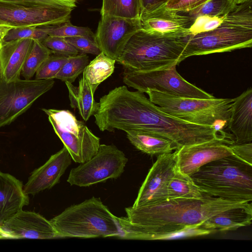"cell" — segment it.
Returning <instances> with one entry per match:
<instances>
[{"mask_svg":"<svg viewBox=\"0 0 252 252\" xmlns=\"http://www.w3.org/2000/svg\"><path fill=\"white\" fill-rule=\"evenodd\" d=\"M250 206L252 201L206 195L200 199H169L151 205L132 206L125 208L126 217H118L120 238L151 240L205 235L200 227L211 217L232 208Z\"/></svg>","mask_w":252,"mask_h":252,"instance_id":"obj_1","label":"cell"},{"mask_svg":"<svg viewBox=\"0 0 252 252\" xmlns=\"http://www.w3.org/2000/svg\"><path fill=\"white\" fill-rule=\"evenodd\" d=\"M122 118L126 130L156 133L172 141L176 149L213 140L234 143L231 135L217 130L214 126L195 125L167 114L139 91H135L125 105Z\"/></svg>","mask_w":252,"mask_h":252,"instance_id":"obj_2","label":"cell"},{"mask_svg":"<svg viewBox=\"0 0 252 252\" xmlns=\"http://www.w3.org/2000/svg\"><path fill=\"white\" fill-rule=\"evenodd\" d=\"M252 0L238 4L216 28L183 37L182 60L192 56L230 52L252 46Z\"/></svg>","mask_w":252,"mask_h":252,"instance_id":"obj_3","label":"cell"},{"mask_svg":"<svg viewBox=\"0 0 252 252\" xmlns=\"http://www.w3.org/2000/svg\"><path fill=\"white\" fill-rule=\"evenodd\" d=\"M190 177L206 195L252 201V165L234 155L204 165Z\"/></svg>","mask_w":252,"mask_h":252,"instance_id":"obj_4","label":"cell"},{"mask_svg":"<svg viewBox=\"0 0 252 252\" xmlns=\"http://www.w3.org/2000/svg\"><path fill=\"white\" fill-rule=\"evenodd\" d=\"M58 237L120 238L118 217L94 196L71 205L50 220Z\"/></svg>","mask_w":252,"mask_h":252,"instance_id":"obj_5","label":"cell"},{"mask_svg":"<svg viewBox=\"0 0 252 252\" xmlns=\"http://www.w3.org/2000/svg\"><path fill=\"white\" fill-rule=\"evenodd\" d=\"M185 47L183 37L160 36L141 29L131 37L116 62L130 70L167 69L183 61Z\"/></svg>","mask_w":252,"mask_h":252,"instance_id":"obj_6","label":"cell"},{"mask_svg":"<svg viewBox=\"0 0 252 252\" xmlns=\"http://www.w3.org/2000/svg\"><path fill=\"white\" fill-rule=\"evenodd\" d=\"M145 93L152 102L167 114L192 124L210 126L221 122L228 125L234 100L178 97L151 90Z\"/></svg>","mask_w":252,"mask_h":252,"instance_id":"obj_7","label":"cell"},{"mask_svg":"<svg viewBox=\"0 0 252 252\" xmlns=\"http://www.w3.org/2000/svg\"><path fill=\"white\" fill-rule=\"evenodd\" d=\"M53 129L63 144L72 159L83 163L97 152L100 138L69 110L42 108Z\"/></svg>","mask_w":252,"mask_h":252,"instance_id":"obj_8","label":"cell"},{"mask_svg":"<svg viewBox=\"0 0 252 252\" xmlns=\"http://www.w3.org/2000/svg\"><path fill=\"white\" fill-rule=\"evenodd\" d=\"M176 66L150 71H135L125 68L123 81L128 87L143 93L151 90L178 97L215 98L184 79L176 70Z\"/></svg>","mask_w":252,"mask_h":252,"instance_id":"obj_9","label":"cell"},{"mask_svg":"<svg viewBox=\"0 0 252 252\" xmlns=\"http://www.w3.org/2000/svg\"><path fill=\"white\" fill-rule=\"evenodd\" d=\"M53 79L7 82L0 71V128L10 125L54 86Z\"/></svg>","mask_w":252,"mask_h":252,"instance_id":"obj_10","label":"cell"},{"mask_svg":"<svg viewBox=\"0 0 252 252\" xmlns=\"http://www.w3.org/2000/svg\"><path fill=\"white\" fill-rule=\"evenodd\" d=\"M127 161L124 153L114 145L100 144L90 159L71 169L67 182L71 186L86 187L117 179Z\"/></svg>","mask_w":252,"mask_h":252,"instance_id":"obj_11","label":"cell"},{"mask_svg":"<svg viewBox=\"0 0 252 252\" xmlns=\"http://www.w3.org/2000/svg\"><path fill=\"white\" fill-rule=\"evenodd\" d=\"M72 10L0 1V24L14 27L59 25L69 20Z\"/></svg>","mask_w":252,"mask_h":252,"instance_id":"obj_12","label":"cell"},{"mask_svg":"<svg viewBox=\"0 0 252 252\" xmlns=\"http://www.w3.org/2000/svg\"><path fill=\"white\" fill-rule=\"evenodd\" d=\"M141 29L140 19L101 15L95 40L101 52L116 61L131 37Z\"/></svg>","mask_w":252,"mask_h":252,"instance_id":"obj_13","label":"cell"},{"mask_svg":"<svg viewBox=\"0 0 252 252\" xmlns=\"http://www.w3.org/2000/svg\"><path fill=\"white\" fill-rule=\"evenodd\" d=\"M176 170L174 153L158 155L139 189L133 207L151 205L167 200V188Z\"/></svg>","mask_w":252,"mask_h":252,"instance_id":"obj_14","label":"cell"},{"mask_svg":"<svg viewBox=\"0 0 252 252\" xmlns=\"http://www.w3.org/2000/svg\"><path fill=\"white\" fill-rule=\"evenodd\" d=\"M231 145L226 141L213 140L176 149L174 154L177 170L190 176L204 165L233 155Z\"/></svg>","mask_w":252,"mask_h":252,"instance_id":"obj_15","label":"cell"},{"mask_svg":"<svg viewBox=\"0 0 252 252\" xmlns=\"http://www.w3.org/2000/svg\"><path fill=\"white\" fill-rule=\"evenodd\" d=\"M0 227L8 238L48 239L58 237L50 221L34 212L21 210Z\"/></svg>","mask_w":252,"mask_h":252,"instance_id":"obj_16","label":"cell"},{"mask_svg":"<svg viewBox=\"0 0 252 252\" xmlns=\"http://www.w3.org/2000/svg\"><path fill=\"white\" fill-rule=\"evenodd\" d=\"M195 19L163 7L140 18L141 29L160 36L183 37L189 35Z\"/></svg>","mask_w":252,"mask_h":252,"instance_id":"obj_17","label":"cell"},{"mask_svg":"<svg viewBox=\"0 0 252 252\" xmlns=\"http://www.w3.org/2000/svg\"><path fill=\"white\" fill-rule=\"evenodd\" d=\"M72 158L63 147L52 155L46 162L34 169L23 187L27 195H34L40 191L52 188L59 182L71 163Z\"/></svg>","mask_w":252,"mask_h":252,"instance_id":"obj_18","label":"cell"},{"mask_svg":"<svg viewBox=\"0 0 252 252\" xmlns=\"http://www.w3.org/2000/svg\"><path fill=\"white\" fill-rule=\"evenodd\" d=\"M33 40L20 39L9 41L1 39L0 60L2 74L7 82L20 79L25 61L32 49Z\"/></svg>","mask_w":252,"mask_h":252,"instance_id":"obj_19","label":"cell"},{"mask_svg":"<svg viewBox=\"0 0 252 252\" xmlns=\"http://www.w3.org/2000/svg\"><path fill=\"white\" fill-rule=\"evenodd\" d=\"M229 129L235 137L234 144L252 141V89H247L234 98L228 123Z\"/></svg>","mask_w":252,"mask_h":252,"instance_id":"obj_20","label":"cell"},{"mask_svg":"<svg viewBox=\"0 0 252 252\" xmlns=\"http://www.w3.org/2000/svg\"><path fill=\"white\" fill-rule=\"evenodd\" d=\"M22 183L8 173L0 171V227L29 204Z\"/></svg>","mask_w":252,"mask_h":252,"instance_id":"obj_21","label":"cell"},{"mask_svg":"<svg viewBox=\"0 0 252 252\" xmlns=\"http://www.w3.org/2000/svg\"><path fill=\"white\" fill-rule=\"evenodd\" d=\"M252 220V206L232 208L207 220L200 229L210 233L217 231H233L250 225Z\"/></svg>","mask_w":252,"mask_h":252,"instance_id":"obj_22","label":"cell"},{"mask_svg":"<svg viewBox=\"0 0 252 252\" xmlns=\"http://www.w3.org/2000/svg\"><path fill=\"white\" fill-rule=\"evenodd\" d=\"M126 132L132 145L151 156L170 153L177 149L170 140L153 132L139 129L130 130Z\"/></svg>","mask_w":252,"mask_h":252,"instance_id":"obj_23","label":"cell"},{"mask_svg":"<svg viewBox=\"0 0 252 252\" xmlns=\"http://www.w3.org/2000/svg\"><path fill=\"white\" fill-rule=\"evenodd\" d=\"M65 83L68 89L71 107L77 109L83 119L87 121L94 115L98 107V102L95 101L94 97L95 91L84 76L79 79L78 86L68 82Z\"/></svg>","mask_w":252,"mask_h":252,"instance_id":"obj_24","label":"cell"},{"mask_svg":"<svg viewBox=\"0 0 252 252\" xmlns=\"http://www.w3.org/2000/svg\"><path fill=\"white\" fill-rule=\"evenodd\" d=\"M116 62L101 52L89 63L83 72V76L96 91L98 86L112 74Z\"/></svg>","mask_w":252,"mask_h":252,"instance_id":"obj_25","label":"cell"},{"mask_svg":"<svg viewBox=\"0 0 252 252\" xmlns=\"http://www.w3.org/2000/svg\"><path fill=\"white\" fill-rule=\"evenodd\" d=\"M167 199L174 198L200 199L205 195L195 185L190 176L177 170L167 188Z\"/></svg>","mask_w":252,"mask_h":252,"instance_id":"obj_26","label":"cell"},{"mask_svg":"<svg viewBox=\"0 0 252 252\" xmlns=\"http://www.w3.org/2000/svg\"><path fill=\"white\" fill-rule=\"evenodd\" d=\"M140 0H102L101 15L140 19Z\"/></svg>","mask_w":252,"mask_h":252,"instance_id":"obj_27","label":"cell"},{"mask_svg":"<svg viewBox=\"0 0 252 252\" xmlns=\"http://www.w3.org/2000/svg\"><path fill=\"white\" fill-rule=\"evenodd\" d=\"M52 53V52L41 41L33 40L32 49L21 72L24 79H32L40 65Z\"/></svg>","mask_w":252,"mask_h":252,"instance_id":"obj_28","label":"cell"},{"mask_svg":"<svg viewBox=\"0 0 252 252\" xmlns=\"http://www.w3.org/2000/svg\"><path fill=\"white\" fill-rule=\"evenodd\" d=\"M237 5L232 0H209L193 10L180 13L189 16L194 19L202 16L220 17L231 12Z\"/></svg>","mask_w":252,"mask_h":252,"instance_id":"obj_29","label":"cell"},{"mask_svg":"<svg viewBox=\"0 0 252 252\" xmlns=\"http://www.w3.org/2000/svg\"><path fill=\"white\" fill-rule=\"evenodd\" d=\"M89 63V59L87 54H79L68 57L55 79L72 83L80 74L83 73Z\"/></svg>","mask_w":252,"mask_h":252,"instance_id":"obj_30","label":"cell"},{"mask_svg":"<svg viewBox=\"0 0 252 252\" xmlns=\"http://www.w3.org/2000/svg\"><path fill=\"white\" fill-rule=\"evenodd\" d=\"M50 26L13 28L7 32L2 39L5 41H9L20 39H31L42 42L49 35Z\"/></svg>","mask_w":252,"mask_h":252,"instance_id":"obj_31","label":"cell"},{"mask_svg":"<svg viewBox=\"0 0 252 252\" xmlns=\"http://www.w3.org/2000/svg\"><path fill=\"white\" fill-rule=\"evenodd\" d=\"M68 57L52 53L35 73L36 80L53 79L66 63Z\"/></svg>","mask_w":252,"mask_h":252,"instance_id":"obj_32","label":"cell"},{"mask_svg":"<svg viewBox=\"0 0 252 252\" xmlns=\"http://www.w3.org/2000/svg\"><path fill=\"white\" fill-rule=\"evenodd\" d=\"M48 35L62 37L85 36L95 39V34L90 28L72 25L69 20L51 26Z\"/></svg>","mask_w":252,"mask_h":252,"instance_id":"obj_33","label":"cell"},{"mask_svg":"<svg viewBox=\"0 0 252 252\" xmlns=\"http://www.w3.org/2000/svg\"><path fill=\"white\" fill-rule=\"evenodd\" d=\"M41 42L53 53L67 57L79 54V51L64 37L48 35Z\"/></svg>","mask_w":252,"mask_h":252,"instance_id":"obj_34","label":"cell"},{"mask_svg":"<svg viewBox=\"0 0 252 252\" xmlns=\"http://www.w3.org/2000/svg\"><path fill=\"white\" fill-rule=\"evenodd\" d=\"M64 38L73 45L79 54H91L97 56L101 52L94 38L85 36L66 37Z\"/></svg>","mask_w":252,"mask_h":252,"instance_id":"obj_35","label":"cell"},{"mask_svg":"<svg viewBox=\"0 0 252 252\" xmlns=\"http://www.w3.org/2000/svg\"><path fill=\"white\" fill-rule=\"evenodd\" d=\"M224 16L211 17L202 16L197 17L189 29V35H193L211 31L223 22Z\"/></svg>","mask_w":252,"mask_h":252,"instance_id":"obj_36","label":"cell"},{"mask_svg":"<svg viewBox=\"0 0 252 252\" xmlns=\"http://www.w3.org/2000/svg\"><path fill=\"white\" fill-rule=\"evenodd\" d=\"M209 0H169L163 8L178 13L188 12L204 4Z\"/></svg>","mask_w":252,"mask_h":252,"instance_id":"obj_37","label":"cell"},{"mask_svg":"<svg viewBox=\"0 0 252 252\" xmlns=\"http://www.w3.org/2000/svg\"><path fill=\"white\" fill-rule=\"evenodd\" d=\"M234 156L252 165V143L233 144L230 145Z\"/></svg>","mask_w":252,"mask_h":252,"instance_id":"obj_38","label":"cell"},{"mask_svg":"<svg viewBox=\"0 0 252 252\" xmlns=\"http://www.w3.org/2000/svg\"><path fill=\"white\" fill-rule=\"evenodd\" d=\"M17 3H21L32 5H39L53 6L62 8H67L73 10L74 7L61 0H0Z\"/></svg>","mask_w":252,"mask_h":252,"instance_id":"obj_39","label":"cell"},{"mask_svg":"<svg viewBox=\"0 0 252 252\" xmlns=\"http://www.w3.org/2000/svg\"><path fill=\"white\" fill-rule=\"evenodd\" d=\"M169 0H140V18L163 7Z\"/></svg>","mask_w":252,"mask_h":252,"instance_id":"obj_40","label":"cell"},{"mask_svg":"<svg viewBox=\"0 0 252 252\" xmlns=\"http://www.w3.org/2000/svg\"><path fill=\"white\" fill-rule=\"evenodd\" d=\"M13 28L15 27L6 25L0 24V36L3 39L7 32Z\"/></svg>","mask_w":252,"mask_h":252,"instance_id":"obj_41","label":"cell"},{"mask_svg":"<svg viewBox=\"0 0 252 252\" xmlns=\"http://www.w3.org/2000/svg\"><path fill=\"white\" fill-rule=\"evenodd\" d=\"M63 1H64L67 3L69 4L71 6H72L73 7H76V3L80 0H61Z\"/></svg>","mask_w":252,"mask_h":252,"instance_id":"obj_42","label":"cell"},{"mask_svg":"<svg viewBox=\"0 0 252 252\" xmlns=\"http://www.w3.org/2000/svg\"><path fill=\"white\" fill-rule=\"evenodd\" d=\"M8 238L7 235L0 227V239Z\"/></svg>","mask_w":252,"mask_h":252,"instance_id":"obj_43","label":"cell"},{"mask_svg":"<svg viewBox=\"0 0 252 252\" xmlns=\"http://www.w3.org/2000/svg\"><path fill=\"white\" fill-rule=\"evenodd\" d=\"M237 5L241 4L251 0H232Z\"/></svg>","mask_w":252,"mask_h":252,"instance_id":"obj_44","label":"cell"},{"mask_svg":"<svg viewBox=\"0 0 252 252\" xmlns=\"http://www.w3.org/2000/svg\"><path fill=\"white\" fill-rule=\"evenodd\" d=\"M1 38H0V42H1ZM1 70V63H0V71Z\"/></svg>","mask_w":252,"mask_h":252,"instance_id":"obj_45","label":"cell"},{"mask_svg":"<svg viewBox=\"0 0 252 252\" xmlns=\"http://www.w3.org/2000/svg\"></svg>","mask_w":252,"mask_h":252,"instance_id":"obj_46","label":"cell"}]
</instances>
